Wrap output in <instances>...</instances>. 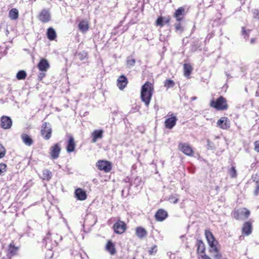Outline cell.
<instances>
[{
    "label": "cell",
    "instance_id": "1",
    "mask_svg": "<svg viewBox=\"0 0 259 259\" xmlns=\"http://www.w3.org/2000/svg\"><path fill=\"white\" fill-rule=\"evenodd\" d=\"M153 93V87L152 83L147 82L142 86L141 89V98L146 105H148Z\"/></svg>",
    "mask_w": 259,
    "mask_h": 259
},
{
    "label": "cell",
    "instance_id": "2",
    "mask_svg": "<svg viewBox=\"0 0 259 259\" xmlns=\"http://www.w3.org/2000/svg\"><path fill=\"white\" fill-rule=\"evenodd\" d=\"M205 235L207 242L211 248V251L213 252L215 255L218 254L219 252V246L213 234L210 231L206 230L205 231Z\"/></svg>",
    "mask_w": 259,
    "mask_h": 259
},
{
    "label": "cell",
    "instance_id": "3",
    "mask_svg": "<svg viewBox=\"0 0 259 259\" xmlns=\"http://www.w3.org/2000/svg\"><path fill=\"white\" fill-rule=\"evenodd\" d=\"M211 105L219 110H224L227 109L228 108L227 101L223 97H220L216 100H212L211 101Z\"/></svg>",
    "mask_w": 259,
    "mask_h": 259
},
{
    "label": "cell",
    "instance_id": "4",
    "mask_svg": "<svg viewBox=\"0 0 259 259\" xmlns=\"http://www.w3.org/2000/svg\"><path fill=\"white\" fill-rule=\"evenodd\" d=\"M41 133L42 137L46 140H49L52 136V130L51 125L49 123H45L42 125Z\"/></svg>",
    "mask_w": 259,
    "mask_h": 259
},
{
    "label": "cell",
    "instance_id": "5",
    "mask_svg": "<svg viewBox=\"0 0 259 259\" xmlns=\"http://www.w3.org/2000/svg\"><path fill=\"white\" fill-rule=\"evenodd\" d=\"M250 211L248 209L241 208L235 212L234 217L236 219L239 220H245L250 217Z\"/></svg>",
    "mask_w": 259,
    "mask_h": 259
},
{
    "label": "cell",
    "instance_id": "6",
    "mask_svg": "<svg viewBox=\"0 0 259 259\" xmlns=\"http://www.w3.org/2000/svg\"><path fill=\"white\" fill-rule=\"evenodd\" d=\"M97 167L98 169L104 171L105 172H109L112 169V164L106 160H100L97 163Z\"/></svg>",
    "mask_w": 259,
    "mask_h": 259
},
{
    "label": "cell",
    "instance_id": "7",
    "mask_svg": "<svg viewBox=\"0 0 259 259\" xmlns=\"http://www.w3.org/2000/svg\"><path fill=\"white\" fill-rule=\"evenodd\" d=\"M127 228L126 224L121 221H118L113 226L114 230L117 234H121L125 231Z\"/></svg>",
    "mask_w": 259,
    "mask_h": 259
},
{
    "label": "cell",
    "instance_id": "8",
    "mask_svg": "<svg viewBox=\"0 0 259 259\" xmlns=\"http://www.w3.org/2000/svg\"><path fill=\"white\" fill-rule=\"evenodd\" d=\"M179 149L183 154L188 156H193L194 152L190 146L186 143H182L179 145Z\"/></svg>",
    "mask_w": 259,
    "mask_h": 259
},
{
    "label": "cell",
    "instance_id": "9",
    "mask_svg": "<svg viewBox=\"0 0 259 259\" xmlns=\"http://www.w3.org/2000/svg\"><path fill=\"white\" fill-rule=\"evenodd\" d=\"M0 125L1 127L4 129H10L12 125V121L11 119L7 116H3L0 120Z\"/></svg>",
    "mask_w": 259,
    "mask_h": 259
},
{
    "label": "cell",
    "instance_id": "10",
    "mask_svg": "<svg viewBox=\"0 0 259 259\" xmlns=\"http://www.w3.org/2000/svg\"><path fill=\"white\" fill-rule=\"evenodd\" d=\"M168 217V214L167 211H165L163 209H160L157 211L155 218L157 221L159 222H162L167 219Z\"/></svg>",
    "mask_w": 259,
    "mask_h": 259
},
{
    "label": "cell",
    "instance_id": "11",
    "mask_svg": "<svg viewBox=\"0 0 259 259\" xmlns=\"http://www.w3.org/2000/svg\"><path fill=\"white\" fill-rule=\"evenodd\" d=\"M217 124L221 129L223 130L228 129L230 127V121L227 117L221 118L218 121Z\"/></svg>",
    "mask_w": 259,
    "mask_h": 259
},
{
    "label": "cell",
    "instance_id": "12",
    "mask_svg": "<svg viewBox=\"0 0 259 259\" xmlns=\"http://www.w3.org/2000/svg\"><path fill=\"white\" fill-rule=\"evenodd\" d=\"M198 254L200 258H208L206 255V247H205L204 242L202 240H199V242H198Z\"/></svg>",
    "mask_w": 259,
    "mask_h": 259
},
{
    "label": "cell",
    "instance_id": "13",
    "mask_svg": "<svg viewBox=\"0 0 259 259\" xmlns=\"http://www.w3.org/2000/svg\"><path fill=\"white\" fill-rule=\"evenodd\" d=\"M39 18L42 22H48L51 19L50 13L47 10L44 9L39 14Z\"/></svg>",
    "mask_w": 259,
    "mask_h": 259
},
{
    "label": "cell",
    "instance_id": "14",
    "mask_svg": "<svg viewBox=\"0 0 259 259\" xmlns=\"http://www.w3.org/2000/svg\"><path fill=\"white\" fill-rule=\"evenodd\" d=\"M128 83L127 77L124 75H121L119 77L117 81V86L121 90H123L125 88Z\"/></svg>",
    "mask_w": 259,
    "mask_h": 259
},
{
    "label": "cell",
    "instance_id": "15",
    "mask_svg": "<svg viewBox=\"0 0 259 259\" xmlns=\"http://www.w3.org/2000/svg\"><path fill=\"white\" fill-rule=\"evenodd\" d=\"M242 232L243 235L244 236H248L250 235L252 232V226L250 222H246L244 224V226L242 229Z\"/></svg>",
    "mask_w": 259,
    "mask_h": 259
},
{
    "label": "cell",
    "instance_id": "16",
    "mask_svg": "<svg viewBox=\"0 0 259 259\" xmlns=\"http://www.w3.org/2000/svg\"><path fill=\"white\" fill-rule=\"evenodd\" d=\"M176 121L177 118L175 116L169 118L165 121V127L167 129H171L176 125Z\"/></svg>",
    "mask_w": 259,
    "mask_h": 259
},
{
    "label": "cell",
    "instance_id": "17",
    "mask_svg": "<svg viewBox=\"0 0 259 259\" xmlns=\"http://www.w3.org/2000/svg\"><path fill=\"white\" fill-rule=\"evenodd\" d=\"M49 64L46 59H42L38 64V67L41 71H46L49 68Z\"/></svg>",
    "mask_w": 259,
    "mask_h": 259
},
{
    "label": "cell",
    "instance_id": "18",
    "mask_svg": "<svg viewBox=\"0 0 259 259\" xmlns=\"http://www.w3.org/2000/svg\"><path fill=\"white\" fill-rule=\"evenodd\" d=\"M75 195L79 200H85L87 198L86 192L81 188H79L75 190Z\"/></svg>",
    "mask_w": 259,
    "mask_h": 259
},
{
    "label": "cell",
    "instance_id": "19",
    "mask_svg": "<svg viewBox=\"0 0 259 259\" xmlns=\"http://www.w3.org/2000/svg\"><path fill=\"white\" fill-rule=\"evenodd\" d=\"M61 150V148L59 144H56L54 145L51 151V155L53 158H58L60 152Z\"/></svg>",
    "mask_w": 259,
    "mask_h": 259
},
{
    "label": "cell",
    "instance_id": "20",
    "mask_svg": "<svg viewBox=\"0 0 259 259\" xmlns=\"http://www.w3.org/2000/svg\"><path fill=\"white\" fill-rule=\"evenodd\" d=\"M184 15V9L183 8H180L176 10L174 14V17L178 21L182 20Z\"/></svg>",
    "mask_w": 259,
    "mask_h": 259
},
{
    "label": "cell",
    "instance_id": "21",
    "mask_svg": "<svg viewBox=\"0 0 259 259\" xmlns=\"http://www.w3.org/2000/svg\"><path fill=\"white\" fill-rule=\"evenodd\" d=\"M193 67L190 64H185L184 65V73L186 77H189L191 75Z\"/></svg>",
    "mask_w": 259,
    "mask_h": 259
},
{
    "label": "cell",
    "instance_id": "22",
    "mask_svg": "<svg viewBox=\"0 0 259 259\" xmlns=\"http://www.w3.org/2000/svg\"><path fill=\"white\" fill-rule=\"evenodd\" d=\"M79 30L81 31V32L86 33V31H88L89 27V23L87 20H83L79 23Z\"/></svg>",
    "mask_w": 259,
    "mask_h": 259
},
{
    "label": "cell",
    "instance_id": "23",
    "mask_svg": "<svg viewBox=\"0 0 259 259\" xmlns=\"http://www.w3.org/2000/svg\"><path fill=\"white\" fill-rule=\"evenodd\" d=\"M21 138H22L23 142L27 145L31 146L33 143V139H31V137L29 136L28 135H27V134H22V136H21Z\"/></svg>",
    "mask_w": 259,
    "mask_h": 259
},
{
    "label": "cell",
    "instance_id": "24",
    "mask_svg": "<svg viewBox=\"0 0 259 259\" xmlns=\"http://www.w3.org/2000/svg\"><path fill=\"white\" fill-rule=\"evenodd\" d=\"M136 234L138 237L140 238H143L145 237L147 235V232L145 230V229L143 228V227H139L136 229Z\"/></svg>",
    "mask_w": 259,
    "mask_h": 259
},
{
    "label": "cell",
    "instance_id": "25",
    "mask_svg": "<svg viewBox=\"0 0 259 259\" xmlns=\"http://www.w3.org/2000/svg\"><path fill=\"white\" fill-rule=\"evenodd\" d=\"M106 248L111 255H114L116 252V249L115 248L114 244L111 241H108L106 246Z\"/></svg>",
    "mask_w": 259,
    "mask_h": 259
},
{
    "label": "cell",
    "instance_id": "26",
    "mask_svg": "<svg viewBox=\"0 0 259 259\" xmlns=\"http://www.w3.org/2000/svg\"><path fill=\"white\" fill-rule=\"evenodd\" d=\"M103 131L101 130H97L94 131L92 133L93 142H96L97 139L101 138L102 137Z\"/></svg>",
    "mask_w": 259,
    "mask_h": 259
},
{
    "label": "cell",
    "instance_id": "27",
    "mask_svg": "<svg viewBox=\"0 0 259 259\" xmlns=\"http://www.w3.org/2000/svg\"><path fill=\"white\" fill-rule=\"evenodd\" d=\"M75 141L73 137H71L68 141V144L66 147V149L68 152H73L75 150Z\"/></svg>",
    "mask_w": 259,
    "mask_h": 259
},
{
    "label": "cell",
    "instance_id": "28",
    "mask_svg": "<svg viewBox=\"0 0 259 259\" xmlns=\"http://www.w3.org/2000/svg\"><path fill=\"white\" fill-rule=\"evenodd\" d=\"M47 36H48L49 39L51 41H53L56 38V33L55 32V30L53 28L50 27L48 29Z\"/></svg>",
    "mask_w": 259,
    "mask_h": 259
},
{
    "label": "cell",
    "instance_id": "29",
    "mask_svg": "<svg viewBox=\"0 0 259 259\" xmlns=\"http://www.w3.org/2000/svg\"><path fill=\"white\" fill-rule=\"evenodd\" d=\"M18 16H19V13H18V11L17 9H12L11 11H10L9 17L12 19H13V20L17 19L18 17Z\"/></svg>",
    "mask_w": 259,
    "mask_h": 259
},
{
    "label": "cell",
    "instance_id": "30",
    "mask_svg": "<svg viewBox=\"0 0 259 259\" xmlns=\"http://www.w3.org/2000/svg\"><path fill=\"white\" fill-rule=\"evenodd\" d=\"M26 77H27V73L24 70L19 71L17 74V78L19 80L24 79Z\"/></svg>",
    "mask_w": 259,
    "mask_h": 259
},
{
    "label": "cell",
    "instance_id": "31",
    "mask_svg": "<svg viewBox=\"0 0 259 259\" xmlns=\"http://www.w3.org/2000/svg\"><path fill=\"white\" fill-rule=\"evenodd\" d=\"M7 170V166L4 164H0V175L4 173Z\"/></svg>",
    "mask_w": 259,
    "mask_h": 259
},
{
    "label": "cell",
    "instance_id": "32",
    "mask_svg": "<svg viewBox=\"0 0 259 259\" xmlns=\"http://www.w3.org/2000/svg\"><path fill=\"white\" fill-rule=\"evenodd\" d=\"M6 154V150L3 146L0 144V158H2L5 156Z\"/></svg>",
    "mask_w": 259,
    "mask_h": 259
},
{
    "label": "cell",
    "instance_id": "33",
    "mask_svg": "<svg viewBox=\"0 0 259 259\" xmlns=\"http://www.w3.org/2000/svg\"><path fill=\"white\" fill-rule=\"evenodd\" d=\"M174 82L172 80H168L165 83V86L168 88H171L174 85Z\"/></svg>",
    "mask_w": 259,
    "mask_h": 259
},
{
    "label": "cell",
    "instance_id": "34",
    "mask_svg": "<svg viewBox=\"0 0 259 259\" xmlns=\"http://www.w3.org/2000/svg\"><path fill=\"white\" fill-rule=\"evenodd\" d=\"M164 21V18H163V17H160L158 18V20L156 21V24H157V25H158L162 26V25H163Z\"/></svg>",
    "mask_w": 259,
    "mask_h": 259
},
{
    "label": "cell",
    "instance_id": "35",
    "mask_svg": "<svg viewBox=\"0 0 259 259\" xmlns=\"http://www.w3.org/2000/svg\"><path fill=\"white\" fill-rule=\"evenodd\" d=\"M157 252V246H153L150 250V253L151 255H154Z\"/></svg>",
    "mask_w": 259,
    "mask_h": 259
},
{
    "label": "cell",
    "instance_id": "36",
    "mask_svg": "<svg viewBox=\"0 0 259 259\" xmlns=\"http://www.w3.org/2000/svg\"><path fill=\"white\" fill-rule=\"evenodd\" d=\"M230 175L231 176H232V177H234L235 176H236V171H235V169L234 168H231L230 170Z\"/></svg>",
    "mask_w": 259,
    "mask_h": 259
},
{
    "label": "cell",
    "instance_id": "37",
    "mask_svg": "<svg viewBox=\"0 0 259 259\" xmlns=\"http://www.w3.org/2000/svg\"><path fill=\"white\" fill-rule=\"evenodd\" d=\"M255 150L257 152H259V148H258V141L255 143Z\"/></svg>",
    "mask_w": 259,
    "mask_h": 259
}]
</instances>
